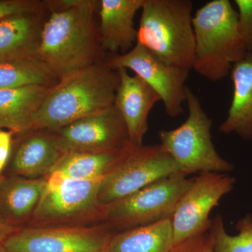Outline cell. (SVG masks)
<instances>
[{
    "label": "cell",
    "mask_w": 252,
    "mask_h": 252,
    "mask_svg": "<svg viewBox=\"0 0 252 252\" xmlns=\"http://www.w3.org/2000/svg\"><path fill=\"white\" fill-rule=\"evenodd\" d=\"M193 9L190 0H144L137 42L165 64L191 70Z\"/></svg>",
    "instance_id": "cell-4"
},
{
    "label": "cell",
    "mask_w": 252,
    "mask_h": 252,
    "mask_svg": "<svg viewBox=\"0 0 252 252\" xmlns=\"http://www.w3.org/2000/svg\"><path fill=\"white\" fill-rule=\"evenodd\" d=\"M42 5L34 0H0V21L14 15L39 12Z\"/></svg>",
    "instance_id": "cell-25"
},
{
    "label": "cell",
    "mask_w": 252,
    "mask_h": 252,
    "mask_svg": "<svg viewBox=\"0 0 252 252\" xmlns=\"http://www.w3.org/2000/svg\"><path fill=\"white\" fill-rule=\"evenodd\" d=\"M44 23L41 11L14 15L0 21V62L37 59Z\"/></svg>",
    "instance_id": "cell-18"
},
{
    "label": "cell",
    "mask_w": 252,
    "mask_h": 252,
    "mask_svg": "<svg viewBox=\"0 0 252 252\" xmlns=\"http://www.w3.org/2000/svg\"><path fill=\"white\" fill-rule=\"evenodd\" d=\"M113 235L104 223L23 227L10 235L3 245L8 252H107Z\"/></svg>",
    "instance_id": "cell-9"
},
{
    "label": "cell",
    "mask_w": 252,
    "mask_h": 252,
    "mask_svg": "<svg viewBox=\"0 0 252 252\" xmlns=\"http://www.w3.org/2000/svg\"><path fill=\"white\" fill-rule=\"evenodd\" d=\"M117 70L119 83L114 107L124 120L130 143L141 146L148 131L149 113L160 98L152 88L135 74L130 75L124 68Z\"/></svg>",
    "instance_id": "cell-13"
},
{
    "label": "cell",
    "mask_w": 252,
    "mask_h": 252,
    "mask_svg": "<svg viewBox=\"0 0 252 252\" xmlns=\"http://www.w3.org/2000/svg\"><path fill=\"white\" fill-rule=\"evenodd\" d=\"M59 80L38 59L0 62V90L26 86H54Z\"/></svg>",
    "instance_id": "cell-22"
},
{
    "label": "cell",
    "mask_w": 252,
    "mask_h": 252,
    "mask_svg": "<svg viewBox=\"0 0 252 252\" xmlns=\"http://www.w3.org/2000/svg\"><path fill=\"white\" fill-rule=\"evenodd\" d=\"M238 233L230 235L225 230L220 215L212 220L210 233L215 252H252V215L247 214L237 221Z\"/></svg>",
    "instance_id": "cell-23"
},
{
    "label": "cell",
    "mask_w": 252,
    "mask_h": 252,
    "mask_svg": "<svg viewBox=\"0 0 252 252\" xmlns=\"http://www.w3.org/2000/svg\"><path fill=\"white\" fill-rule=\"evenodd\" d=\"M195 52L193 69L216 82L230 75L247 51L240 34L238 14L229 0H212L193 16Z\"/></svg>",
    "instance_id": "cell-3"
},
{
    "label": "cell",
    "mask_w": 252,
    "mask_h": 252,
    "mask_svg": "<svg viewBox=\"0 0 252 252\" xmlns=\"http://www.w3.org/2000/svg\"><path fill=\"white\" fill-rule=\"evenodd\" d=\"M46 177L0 175V216L16 228L27 225L44 191Z\"/></svg>",
    "instance_id": "cell-16"
},
{
    "label": "cell",
    "mask_w": 252,
    "mask_h": 252,
    "mask_svg": "<svg viewBox=\"0 0 252 252\" xmlns=\"http://www.w3.org/2000/svg\"><path fill=\"white\" fill-rule=\"evenodd\" d=\"M44 191L26 227L81 226L101 224L104 205L98 200L103 179L66 180L59 172L46 176Z\"/></svg>",
    "instance_id": "cell-6"
},
{
    "label": "cell",
    "mask_w": 252,
    "mask_h": 252,
    "mask_svg": "<svg viewBox=\"0 0 252 252\" xmlns=\"http://www.w3.org/2000/svg\"><path fill=\"white\" fill-rule=\"evenodd\" d=\"M14 135L11 131L0 130V175L4 173L11 157Z\"/></svg>",
    "instance_id": "cell-27"
},
{
    "label": "cell",
    "mask_w": 252,
    "mask_h": 252,
    "mask_svg": "<svg viewBox=\"0 0 252 252\" xmlns=\"http://www.w3.org/2000/svg\"><path fill=\"white\" fill-rule=\"evenodd\" d=\"M186 103L189 114L185 122L172 130L159 132L162 148L174 159L180 173L187 177L192 174L233 171L235 165L220 157L212 142V119L188 86Z\"/></svg>",
    "instance_id": "cell-5"
},
{
    "label": "cell",
    "mask_w": 252,
    "mask_h": 252,
    "mask_svg": "<svg viewBox=\"0 0 252 252\" xmlns=\"http://www.w3.org/2000/svg\"><path fill=\"white\" fill-rule=\"evenodd\" d=\"M104 63L112 69L124 68L135 72L158 94L169 117L183 113L188 69L165 64L137 42L128 52L112 55Z\"/></svg>",
    "instance_id": "cell-11"
},
{
    "label": "cell",
    "mask_w": 252,
    "mask_h": 252,
    "mask_svg": "<svg viewBox=\"0 0 252 252\" xmlns=\"http://www.w3.org/2000/svg\"><path fill=\"white\" fill-rule=\"evenodd\" d=\"M172 252H215L210 231L174 245Z\"/></svg>",
    "instance_id": "cell-26"
},
{
    "label": "cell",
    "mask_w": 252,
    "mask_h": 252,
    "mask_svg": "<svg viewBox=\"0 0 252 252\" xmlns=\"http://www.w3.org/2000/svg\"><path fill=\"white\" fill-rule=\"evenodd\" d=\"M0 252H8L6 248H4L3 243H0Z\"/></svg>",
    "instance_id": "cell-29"
},
{
    "label": "cell",
    "mask_w": 252,
    "mask_h": 252,
    "mask_svg": "<svg viewBox=\"0 0 252 252\" xmlns=\"http://www.w3.org/2000/svg\"><path fill=\"white\" fill-rule=\"evenodd\" d=\"M238 14L239 29L245 49L252 51V0H235Z\"/></svg>",
    "instance_id": "cell-24"
},
{
    "label": "cell",
    "mask_w": 252,
    "mask_h": 252,
    "mask_svg": "<svg viewBox=\"0 0 252 252\" xmlns=\"http://www.w3.org/2000/svg\"><path fill=\"white\" fill-rule=\"evenodd\" d=\"M50 86H26L0 90V130L22 134L32 129V119Z\"/></svg>",
    "instance_id": "cell-19"
},
{
    "label": "cell",
    "mask_w": 252,
    "mask_h": 252,
    "mask_svg": "<svg viewBox=\"0 0 252 252\" xmlns=\"http://www.w3.org/2000/svg\"><path fill=\"white\" fill-rule=\"evenodd\" d=\"M172 218L114 233L107 252H172Z\"/></svg>",
    "instance_id": "cell-20"
},
{
    "label": "cell",
    "mask_w": 252,
    "mask_h": 252,
    "mask_svg": "<svg viewBox=\"0 0 252 252\" xmlns=\"http://www.w3.org/2000/svg\"><path fill=\"white\" fill-rule=\"evenodd\" d=\"M48 4L52 13L43 25L36 59L59 79L97 63L101 46L94 14L99 1L56 0Z\"/></svg>",
    "instance_id": "cell-1"
},
{
    "label": "cell",
    "mask_w": 252,
    "mask_h": 252,
    "mask_svg": "<svg viewBox=\"0 0 252 252\" xmlns=\"http://www.w3.org/2000/svg\"><path fill=\"white\" fill-rule=\"evenodd\" d=\"M19 135L3 174L34 179L51 173L64 154L49 132L31 130Z\"/></svg>",
    "instance_id": "cell-14"
},
{
    "label": "cell",
    "mask_w": 252,
    "mask_h": 252,
    "mask_svg": "<svg viewBox=\"0 0 252 252\" xmlns=\"http://www.w3.org/2000/svg\"><path fill=\"white\" fill-rule=\"evenodd\" d=\"M192 179L179 173L147 186L114 203L104 205L103 221L117 233L172 218Z\"/></svg>",
    "instance_id": "cell-7"
},
{
    "label": "cell",
    "mask_w": 252,
    "mask_h": 252,
    "mask_svg": "<svg viewBox=\"0 0 252 252\" xmlns=\"http://www.w3.org/2000/svg\"><path fill=\"white\" fill-rule=\"evenodd\" d=\"M144 2V0L99 1L98 34L101 49L112 55L124 54L135 46L137 30L134 19Z\"/></svg>",
    "instance_id": "cell-15"
},
{
    "label": "cell",
    "mask_w": 252,
    "mask_h": 252,
    "mask_svg": "<svg viewBox=\"0 0 252 252\" xmlns=\"http://www.w3.org/2000/svg\"><path fill=\"white\" fill-rule=\"evenodd\" d=\"M235 182L225 173H203L192 179L172 217L174 245L210 231V212L233 190Z\"/></svg>",
    "instance_id": "cell-10"
},
{
    "label": "cell",
    "mask_w": 252,
    "mask_h": 252,
    "mask_svg": "<svg viewBox=\"0 0 252 252\" xmlns=\"http://www.w3.org/2000/svg\"><path fill=\"white\" fill-rule=\"evenodd\" d=\"M233 97L228 115L220 126L225 135L235 134L244 140H252V51L235 63L230 72Z\"/></svg>",
    "instance_id": "cell-17"
},
{
    "label": "cell",
    "mask_w": 252,
    "mask_h": 252,
    "mask_svg": "<svg viewBox=\"0 0 252 252\" xmlns=\"http://www.w3.org/2000/svg\"><path fill=\"white\" fill-rule=\"evenodd\" d=\"M119 83L117 69L99 63L59 79L34 114L32 130H54L110 108Z\"/></svg>",
    "instance_id": "cell-2"
},
{
    "label": "cell",
    "mask_w": 252,
    "mask_h": 252,
    "mask_svg": "<svg viewBox=\"0 0 252 252\" xmlns=\"http://www.w3.org/2000/svg\"><path fill=\"white\" fill-rule=\"evenodd\" d=\"M124 149L109 152H77L64 154L51 173L59 172L66 180L104 179L119 161Z\"/></svg>",
    "instance_id": "cell-21"
},
{
    "label": "cell",
    "mask_w": 252,
    "mask_h": 252,
    "mask_svg": "<svg viewBox=\"0 0 252 252\" xmlns=\"http://www.w3.org/2000/svg\"><path fill=\"white\" fill-rule=\"evenodd\" d=\"M179 172L177 163L160 144L136 146L130 143L101 182L99 203L109 205Z\"/></svg>",
    "instance_id": "cell-8"
},
{
    "label": "cell",
    "mask_w": 252,
    "mask_h": 252,
    "mask_svg": "<svg viewBox=\"0 0 252 252\" xmlns=\"http://www.w3.org/2000/svg\"><path fill=\"white\" fill-rule=\"evenodd\" d=\"M17 229L18 228L7 224L0 216V243H4Z\"/></svg>",
    "instance_id": "cell-28"
},
{
    "label": "cell",
    "mask_w": 252,
    "mask_h": 252,
    "mask_svg": "<svg viewBox=\"0 0 252 252\" xmlns=\"http://www.w3.org/2000/svg\"><path fill=\"white\" fill-rule=\"evenodd\" d=\"M46 131L63 154L122 150L130 144L125 124L114 105Z\"/></svg>",
    "instance_id": "cell-12"
}]
</instances>
